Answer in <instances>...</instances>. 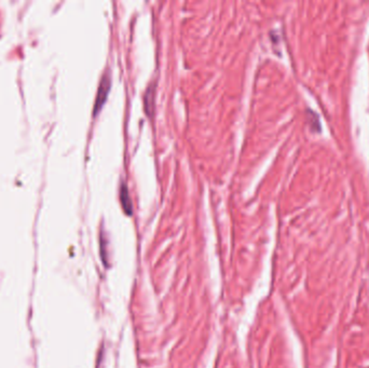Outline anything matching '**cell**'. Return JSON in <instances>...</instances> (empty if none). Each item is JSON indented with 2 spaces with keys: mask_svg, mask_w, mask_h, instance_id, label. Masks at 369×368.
<instances>
[{
  "mask_svg": "<svg viewBox=\"0 0 369 368\" xmlns=\"http://www.w3.org/2000/svg\"><path fill=\"white\" fill-rule=\"evenodd\" d=\"M110 87H111V75L109 70H106L104 72V75L102 76V78H100V81L98 85L96 98H95V102H94V109H93L94 116H96L104 106L106 99H107L108 93L110 91Z\"/></svg>",
  "mask_w": 369,
  "mask_h": 368,
  "instance_id": "6da1fadb",
  "label": "cell"
},
{
  "mask_svg": "<svg viewBox=\"0 0 369 368\" xmlns=\"http://www.w3.org/2000/svg\"><path fill=\"white\" fill-rule=\"evenodd\" d=\"M154 94H155V85L152 83L147 88V91L144 96V107L146 110V114L150 117L154 115Z\"/></svg>",
  "mask_w": 369,
  "mask_h": 368,
  "instance_id": "7a4b0ae2",
  "label": "cell"
},
{
  "mask_svg": "<svg viewBox=\"0 0 369 368\" xmlns=\"http://www.w3.org/2000/svg\"><path fill=\"white\" fill-rule=\"evenodd\" d=\"M120 202L122 204L123 211H124L127 215H132L133 204H132V200L130 198V193H128V189L125 183H122L120 187Z\"/></svg>",
  "mask_w": 369,
  "mask_h": 368,
  "instance_id": "3957f363",
  "label": "cell"
}]
</instances>
